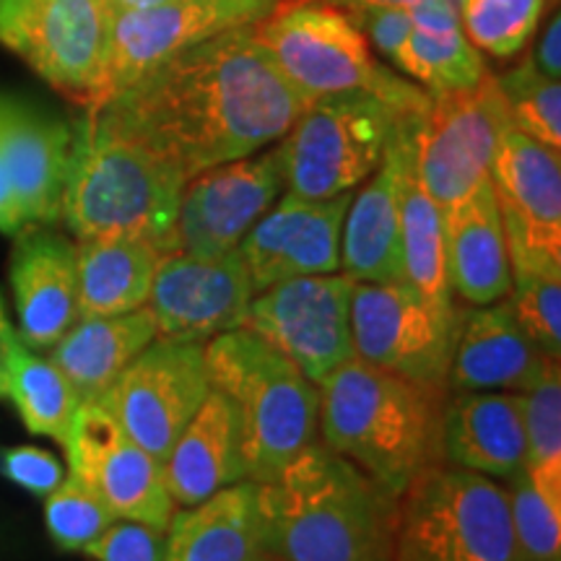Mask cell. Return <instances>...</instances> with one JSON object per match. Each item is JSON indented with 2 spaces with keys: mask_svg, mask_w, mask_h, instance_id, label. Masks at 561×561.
<instances>
[{
  "mask_svg": "<svg viewBox=\"0 0 561 561\" xmlns=\"http://www.w3.org/2000/svg\"><path fill=\"white\" fill-rule=\"evenodd\" d=\"M83 553L94 561H161L164 530L138 520H115Z\"/></svg>",
  "mask_w": 561,
  "mask_h": 561,
  "instance_id": "obj_39",
  "label": "cell"
},
{
  "mask_svg": "<svg viewBox=\"0 0 561 561\" xmlns=\"http://www.w3.org/2000/svg\"><path fill=\"white\" fill-rule=\"evenodd\" d=\"M462 320L439 312L405 280L362 284L351 294L356 359L405 380L450 390V367Z\"/></svg>",
  "mask_w": 561,
  "mask_h": 561,
  "instance_id": "obj_11",
  "label": "cell"
},
{
  "mask_svg": "<svg viewBox=\"0 0 561 561\" xmlns=\"http://www.w3.org/2000/svg\"><path fill=\"white\" fill-rule=\"evenodd\" d=\"M421 112H405L382 164L348 203L341 229V273L362 284L403 280L401 178Z\"/></svg>",
  "mask_w": 561,
  "mask_h": 561,
  "instance_id": "obj_20",
  "label": "cell"
},
{
  "mask_svg": "<svg viewBox=\"0 0 561 561\" xmlns=\"http://www.w3.org/2000/svg\"><path fill=\"white\" fill-rule=\"evenodd\" d=\"M559 47H561V21L559 16H553V21L549 24V30H546L543 39H541V47H538V68L543 70L549 79H557L559 81V73H561V55H559Z\"/></svg>",
  "mask_w": 561,
  "mask_h": 561,
  "instance_id": "obj_43",
  "label": "cell"
},
{
  "mask_svg": "<svg viewBox=\"0 0 561 561\" xmlns=\"http://www.w3.org/2000/svg\"><path fill=\"white\" fill-rule=\"evenodd\" d=\"M112 11H138V9H151V5L170 3V0H107Z\"/></svg>",
  "mask_w": 561,
  "mask_h": 561,
  "instance_id": "obj_47",
  "label": "cell"
},
{
  "mask_svg": "<svg viewBox=\"0 0 561 561\" xmlns=\"http://www.w3.org/2000/svg\"><path fill=\"white\" fill-rule=\"evenodd\" d=\"M392 561H525L507 489L453 466L419 476L401 496Z\"/></svg>",
  "mask_w": 561,
  "mask_h": 561,
  "instance_id": "obj_7",
  "label": "cell"
},
{
  "mask_svg": "<svg viewBox=\"0 0 561 561\" xmlns=\"http://www.w3.org/2000/svg\"><path fill=\"white\" fill-rule=\"evenodd\" d=\"M255 286L240 250L219 257L161 255L149 307L161 339L208 343L242 328Z\"/></svg>",
  "mask_w": 561,
  "mask_h": 561,
  "instance_id": "obj_17",
  "label": "cell"
},
{
  "mask_svg": "<svg viewBox=\"0 0 561 561\" xmlns=\"http://www.w3.org/2000/svg\"><path fill=\"white\" fill-rule=\"evenodd\" d=\"M157 335L149 307L107 318H79L50 348V359L73 385L81 405L96 403Z\"/></svg>",
  "mask_w": 561,
  "mask_h": 561,
  "instance_id": "obj_28",
  "label": "cell"
},
{
  "mask_svg": "<svg viewBox=\"0 0 561 561\" xmlns=\"http://www.w3.org/2000/svg\"><path fill=\"white\" fill-rule=\"evenodd\" d=\"M206 364L210 388L237 416L244 479L273 481L318 437V385L248 328L210 339Z\"/></svg>",
  "mask_w": 561,
  "mask_h": 561,
  "instance_id": "obj_5",
  "label": "cell"
},
{
  "mask_svg": "<svg viewBox=\"0 0 561 561\" xmlns=\"http://www.w3.org/2000/svg\"><path fill=\"white\" fill-rule=\"evenodd\" d=\"M543 0H458V16L476 50L512 58L528 45Z\"/></svg>",
  "mask_w": 561,
  "mask_h": 561,
  "instance_id": "obj_34",
  "label": "cell"
},
{
  "mask_svg": "<svg viewBox=\"0 0 561 561\" xmlns=\"http://www.w3.org/2000/svg\"><path fill=\"white\" fill-rule=\"evenodd\" d=\"M24 227L26 224H24V219H21L16 198H13V191H11L9 172H5L3 151H0V231L13 237L19 229H24Z\"/></svg>",
  "mask_w": 561,
  "mask_h": 561,
  "instance_id": "obj_42",
  "label": "cell"
},
{
  "mask_svg": "<svg viewBox=\"0 0 561 561\" xmlns=\"http://www.w3.org/2000/svg\"><path fill=\"white\" fill-rule=\"evenodd\" d=\"M115 512L79 476L68 473L45 496V523L60 551H83L115 523Z\"/></svg>",
  "mask_w": 561,
  "mask_h": 561,
  "instance_id": "obj_36",
  "label": "cell"
},
{
  "mask_svg": "<svg viewBox=\"0 0 561 561\" xmlns=\"http://www.w3.org/2000/svg\"><path fill=\"white\" fill-rule=\"evenodd\" d=\"M318 392L320 445L396 496H403L419 476L445 466L442 430L450 390L354 359L325 377Z\"/></svg>",
  "mask_w": 561,
  "mask_h": 561,
  "instance_id": "obj_3",
  "label": "cell"
},
{
  "mask_svg": "<svg viewBox=\"0 0 561 561\" xmlns=\"http://www.w3.org/2000/svg\"><path fill=\"white\" fill-rule=\"evenodd\" d=\"M301 3H328V0H278L276 9H291V5H301Z\"/></svg>",
  "mask_w": 561,
  "mask_h": 561,
  "instance_id": "obj_48",
  "label": "cell"
},
{
  "mask_svg": "<svg viewBox=\"0 0 561 561\" xmlns=\"http://www.w3.org/2000/svg\"><path fill=\"white\" fill-rule=\"evenodd\" d=\"M525 430V476L533 489L561 512V371L549 364L538 385L520 392Z\"/></svg>",
  "mask_w": 561,
  "mask_h": 561,
  "instance_id": "obj_33",
  "label": "cell"
},
{
  "mask_svg": "<svg viewBox=\"0 0 561 561\" xmlns=\"http://www.w3.org/2000/svg\"><path fill=\"white\" fill-rule=\"evenodd\" d=\"M11 250L9 280L19 318V339L30 348H53L79 320L76 242L47 224L19 229Z\"/></svg>",
  "mask_w": 561,
  "mask_h": 561,
  "instance_id": "obj_21",
  "label": "cell"
},
{
  "mask_svg": "<svg viewBox=\"0 0 561 561\" xmlns=\"http://www.w3.org/2000/svg\"><path fill=\"white\" fill-rule=\"evenodd\" d=\"M551 362L553 356H543L517 325L510 299L481 307L462 305L447 385L450 392H528Z\"/></svg>",
  "mask_w": 561,
  "mask_h": 561,
  "instance_id": "obj_23",
  "label": "cell"
},
{
  "mask_svg": "<svg viewBox=\"0 0 561 561\" xmlns=\"http://www.w3.org/2000/svg\"><path fill=\"white\" fill-rule=\"evenodd\" d=\"M0 471L16 486L32 491L37 496H47L66 479L62 462L53 453L39 450V447L32 445L5 450L3 460H0Z\"/></svg>",
  "mask_w": 561,
  "mask_h": 561,
  "instance_id": "obj_40",
  "label": "cell"
},
{
  "mask_svg": "<svg viewBox=\"0 0 561 561\" xmlns=\"http://www.w3.org/2000/svg\"><path fill=\"white\" fill-rule=\"evenodd\" d=\"M510 307L543 356H561V271L512 268Z\"/></svg>",
  "mask_w": 561,
  "mask_h": 561,
  "instance_id": "obj_37",
  "label": "cell"
},
{
  "mask_svg": "<svg viewBox=\"0 0 561 561\" xmlns=\"http://www.w3.org/2000/svg\"><path fill=\"white\" fill-rule=\"evenodd\" d=\"M445 219V263L453 294L462 305H494L507 299L512 265L502 216L491 180L442 210Z\"/></svg>",
  "mask_w": 561,
  "mask_h": 561,
  "instance_id": "obj_25",
  "label": "cell"
},
{
  "mask_svg": "<svg viewBox=\"0 0 561 561\" xmlns=\"http://www.w3.org/2000/svg\"><path fill=\"white\" fill-rule=\"evenodd\" d=\"M5 398H11L32 434L66 445L76 411L81 409L79 396L55 362L34 354V348L26 346L19 335L11 351Z\"/></svg>",
  "mask_w": 561,
  "mask_h": 561,
  "instance_id": "obj_32",
  "label": "cell"
},
{
  "mask_svg": "<svg viewBox=\"0 0 561 561\" xmlns=\"http://www.w3.org/2000/svg\"><path fill=\"white\" fill-rule=\"evenodd\" d=\"M110 24L107 0H0V42L87 110L102 96Z\"/></svg>",
  "mask_w": 561,
  "mask_h": 561,
  "instance_id": "obj_10",
  "label": "cell"
},
{
  "mask_svg": "<svg viewBox=\"0 0 561 561\" xmlns=\"http://www.w3.org/2000/svg\"><path fill=\"white\" fill-rule=\"evenodd\" d=\"M261 517L257 483L240 481L195 507L174 510L161 561H257Z\"/></svg>",
  "mask_w": 561,
  "mask_h": 561,
  "instance_id": "obj_27",
  "label": "cell"
},
{
  "mask_svg": "<svg viewBox=\"0 0 561 561\" xmlns=\"http://www.w3.org/2000/svg\"><path fill=\"white\" fill-rule=\"evenodd\" d=\"M237 3H240L242 9L248 11V16L252 19V24H255V21H261L263 16H268V13L276 9L278 0H237Z\"/></svg>",
  "mask_w": 561,
  "mask_h": 561,
  "instance_id": "obj_46",
  "label": "cell"
},
{
  "mask_svg": "<svg viewBox=\"0 0 561 561\" xmlns=\"http://www.w3.org/2000/svg\"><path fill=\"white\" fill-rule=\"evenodd\" d=\"M354 193L299 198L286 193L248 231L240 250L255 294L286 278L341 271V229Z\"/></svg>",
  "mask_w": 561,
  "mask_h": 561,
  "instance_id": "obj_19",
  "label": "cell"
},
{
  "mask_svg": "<svg viewBox=\"0 0 561 561\" xmlns=\"http://www.w3.org/2000/svg\"><path fill=\"white\" fill-rule=\"evenodd\" d=\"M208 392L206 343L157 335L96 403L133 442L164 462Z\"/></svg>",
  "mask_w": 561,
  "mask_h": 561,
  "instance_id": "obj_12",
  "label": "cell"
},
{
  "mask_svg": "<svg viewBox=\"0 0 561 561\" xmlns=\"http://www.w3.org/2000/svg\"><path fill=\"white\" fill-rule=\"evenodd\" d=\"M416 125V178L439 210L468 198L489 180L510 107L489 70L473 87L426 91Z\"/></svg>",
  "mask_w": 561,
  "mask_h": 561,
  "instance_id": "obj_9",
  "label": "cell"
},
{
  "mask_svg": "<svg viewBox=\"0 0 561 561\" xmlns=\"http://www.w3.org/2000/svg\"><path fill=\"white\" fill-rule=\"evenodd\" d=\"M500 89L507 100L510 123L549 149H561V87L549 79L538 62L525 58L510 73L500 76Z\"/></svg>",
  "mask_w": 561,
  "mask_h": 561,
  "instance_id": "obj_35",
  "label": "cell"
},
{
  "mask_svg": "<svg viewBox=\"0 0 561 561\" xmlns=\"http://www.w3.org/2000/svg\"><path fill=\"white\" fill-rule=\"evenodd\" d=\"M257 45L305 100L369 91L409 112H424L426 94L416 83L382 68L369 42L346 11L331 3L276 9L252 24Z\"/></svg>",
  "mask_w": 561,
  "mask_h": 561,
  "instance_id": "obj_6",
  "label": "cell"
},
{
  "mask_svg": "<svg viewBox=\"0 0 561 561\" xmlns=\"http://www.w3.org/2000/svg\"><path fill=\"white\" fill-rule=\"evenodd\" d=\"M507 483L510 517L525 561H561V512L533 489L525 471Z\"/></svg>",
  "mask_w": 561,
  "mask_h": 561,
  "instance_id": "obj_38",
  "label": "cell"
},
{
  "mask_svg": "<svg viewBox=\"0 0 561 561\" xmlns=\"http://www.w3.org/2000/svg\"><path fill=\"white\" fill-rule=\"evenodd\" d=\"M16 328L11 325L9 314H5L3 294H0V398H5V382H9V364H11V351L16 343Z\"/></svg>",
  "mask_w": 561,
  "mask_h": 561,
  "instance_id": "obj_44",
  "label": "cell"
},
{
  "mask_svg": "<svg viewBox=\"0 0 561 561\" xmlns=\"http://www.w3.org/2000/svg\"><path fill=\"white\" fill-rule=\"evenodd\" d=\"M331 5H339L341 11H359V9H413L419 0H328Z\"/></svg>",
  "mask_w": 561,
  "mask_h": 561,
  "instance_id": "obj_45",
  "label": "cell"
},
{
  "mask_svg": "<svg viewBox=\"0 0 561 561\" xmlns=\"http://www.w3.org/2000/svg\"><path fill=\"white\" fill-rule=\"evenodd\" d=\"M489 180L512 268L561 271L559 151L507 125L496 144Z\"/></svg>",
  "mask_w": 561,
  "mask_h": 561,
  "instance_id": "obj_14",
  "label": "cell"
},
{
  "mask_svg": "<svg viewBox=\"0 0 561 561\" xmlns=\"http://www.w3.org/2000/svg\"><path fill=\"white\" fill-rule=\"evenodd\" d=\"M164 479L178 507H195L244 479L240 426L227 398L210 388L164 460Z\"/></svg>",
  "mask_w": 561,
  "mask_h": 561,
  "instance_id": "obj_26",
  "label": "cell"
},
{
  "mask_svg": "<svg viewBox=\"0 0 561 561\" xmlns=\"http://www.w3.org/2000/svg\"><path fill=\"white\" fill-rule=\"evenodd\" d=\"M70 473L96 491L117 520H138L167 530L174 504L164 462L133 442L100 403L76 411L66 445Z\"/></svg>",
  "mask_w": 561,
  "mask_h": 561,
  "instance_id": "obj_16",
  "label": "cell"
},
{
  "mask_svg": "<svg viewBox=\"0 0 561 561\" xmlns=\"http://www.w3.org/2000/svg\"><path fill=\"white\" fill-rule=\"evenodd\" d=\"M284 187L278 140L268 151L195 174L180 195L178 252L193 257L234 252Z\"/></svg>",
  "mask_w": 561,
  "mask_h": 561,
  "instance_id": "obj_15",
  "label": "cell"
},
{
  "mask_svg": "<svg viewBox=\"0 0 561 561\" xmlns=\"http://www.w3.org/2000/svg\"><path fill=\"white\" fill-rule=\"evenodd\" d=\"M405 112L369 91L312 100L278 140L286 193L312 201L354 193L382 164Z\"/></svg>",
  "mask_w": 561,
  "mask_h": 561,
  "instance_id": "obj_8",
  "label": "cell"
},
{
  "mask_svg": "<svg viewBox=\"0 0 561 561\" xmlns=\"http://www.w3.org/2000/svg\"><path fill=\"white\" fill-rule=\"evenodd\" d=\"M401 496L312 442L257 483L261 553L276 561H392Z\"/></svg>",
  "mask_w": 561,
  "mask_h": 561,
  "instance_id": "obj_2",
  "label": "cell"
},
{
  "mask_svg": "<svg viewBox=\"0 0 561 561\" xmlns=\"http://www.w3.org/2000/svg\"><path fill=\"white\" fill-rule=\"evenodd\" d=\"M73 130L60 117L0 91V151L24 224L60 219Z\"/></svg>",
  "mask_w": 561,
  "mask_h": 561,
  "instance_id": "obj_22",
  "label": "cell"
},
{
  "mask_svg": "<svg viewBox=\"0 0 561 561\" xmlns=\"http://www.w3.org/2000/svg\"><path fill=\"white\" fill-rule=\"evenodd\" d=\"M351 21L359 26L367 42L380 50L392 66L398 62L405 39L413 30L411 11L409 9H359V11H346Z\"/></svg>",
  "mask_w": 561,
  "mask_h": 561,
  "instance_id": "obj_41",
  "label": "cell"
},
{
  "mask_svg": "<svg viewBox=\"0 0 561 561\" xmlns=\"http://www.w3.org/2000/svg\"><path fill=\"white\" fill-rule=\"evenodd\" d=\"M310 100L257 45L252 24L187 47L94 112L185 180L273 146Z\"/></svg>",
  "mask_w": 561,
  "mask_h": 561,
  "instance_id": "obj_1",
  "label": "cell"
},
{
  "mask_svg": "<svg viewBox=\"0 0 561 561\" xmlns=\"http://www.w3.org/2000/svg\"><path fill=\"white\" fill-rule=\"evenodd\" d=\"M356 280L346 273L286 278L252 297L242 328L280 351L320 385L343 364L354 362L351 294Z\"/></svg>",
  "mask_w": 561,
  "mask_h": 561,
  "instance_id": "obj_13",
  "label": "cell"
},
{
  "mask_svg": "<svg viewBox=\"0 0 561 561\" xmlns=\"http://www.w3.org/2000/svg\"><path fill=\"white\" fill-rule=\"evenodd\" d=\"M159 257L157 248L130 237L76 242L79 318H107L146 307Z\"/></svg>",
  "mask_w": 561,
  "mask_h": 561,
  "instance_id": "obj_29",
  "label": "cell"
},
{
  "mask_svg": "<svg viewBox=\"0 0 561 561\" xmlns=\"http://www.w3.org/2000/svg\"><path fill=\"white\" fill-rule=\"evenodd\" d=\"M242 24H252V19L237 0H170L151 9L112 11L104 83L96 107L187 47Z\"/></svg>",
  "mask_w": 561,
  "mask_h": 561,
  "instance_id": "obj_18",
  "label": "cell"
},
{
  "mask_svg": "<svg viewBox=\"0 0 561 561\" xmlns=\"http://www.w3.org/2000/svg\"><path fill=\"white\" fill-rule=\"evenodd\" d=\"M445 466L494 481L525 471L520 392H450L442 430Z\"/></svg>",
  "mask_w": 561,
  "mask_h": 561,
  "instance_id": "obj_24",
  "label": "cell"
},
{
  "mask_svg": "<svg viewBox=\"0 0 561 561\" xmlns=\"http://www.w3.org/2000/svg\"><path fill=\"white\" fill-rule=\"evenodd\" d=\"M409 11L413 30L396 68L424 83V91L466 89L486 73L481 50L462 32L458 5L450 0H419Z\"/></svg>",
  "mask_w": 561,
  "mask_h": 561,
  "instance_id": "obj_30",
  "label": "cell"
},
{
  "mask_svg": "<svg viewBox=\"0 0 561 561\" xmlns=\"http://www.w3.org/2000/svg\"><path fill=\"white\" fill-rule=\"evenodd\" d=\"M185 182L170 161L87 112L73 130L60 219L76 240L130 237L170 255Z\"/></svg>",
  "mask_w": 561,
  "mask_h": 561,
  "instance_id": "obj_4",
  "label": "cell"
},
{
  "mask_svg": "<svg viewBox=\"0 0 561 561\" xmlns=\"http://www.w3.org/2000/svg\"><path fill=\"white\" fill-rule=\"evenodd\" d=\"M257 561H276V559H268V557H263V553H261V557H257Z\"/></svg>",
  "mask_w": 561,
  "mask_h": 561,
  "instance_id": "obj_49",
  "label": "cell"
},
{
  "mask_svg": "<svg viewBox=\"0 0 561 561\" xmlns=\"http://www.w3.org/2000/svg\"><path fill=\"white\" fill-rule=\"evenodd\" d=\"M401 252L403 280L439 312L455 314L462 301L453 294L445 263V219L416 178V138H413L401 178Z\"/></svg>",
  "mask_w": 561,
  "mask_h": 561,
  "instance_id": "obj_31",
  "label": "cell"
}]
</instances>
